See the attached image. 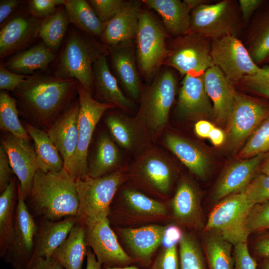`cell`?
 <instances>
[{
	"label": "cell",
	"mask_w": 269,
	"mask_h": 269,
	"mask_svg": "<svg viewBox=\"0 0 269 269\" xmlns=\"http://www.w3.org/2000/svg\"><path fill=\"white\" fill-rule=\"evenodd\" d=\"M243 23L238 1L223 0L193 9L189 32L211 39L227 35L238 37Z\"/></svg>",
	"instance_id": "8"
},
{
	"label": "cell",
	"mask_w": 269,
	"mask_h": 269,
	"mask_svg": "<svg viewBox=\"0 0 269 269\" xmlns=\"http://www.w3.org/2000/svg\"><path fill=\"white\" fill-rule=\"evenodd\" d=\"M27 269H64L52 257L39 258L32 263Z\"/></svg>",
	"instance_id": "55"
},
{
	"label": "cell",
	"mask_w": 269,
	"mask_h": 269,
	"mask_svg": "<svg viewBox=\"0 0 269 269\" xmlns=\"http://www.w3.org/2000/svg\"><path fill=\"white\" fill-rule=\"evenodd\" d=\"M242 191L254 206L269 201V175L263 173L258 175Z\"/></svg>",
	"instance_id": "44"
},
{
	"label": "cell",
	"mask_w": 269,
	"mask_h": 269,
	"mask_svg": "<svg viewBox=\"0 0 269 269\" xmlns=\"http://www.w3.org/2000/svg\"><path fill=\"white\" fill-rule=\"evenodd\" d=\"M28 75L17 74L9 71L3 65L0 66V89L13 92Z\"/></svg>",
	"instance_id": "51"
},
{
	"label": "cell",
	"mask_w": 269,
	"mask_h": 269,
	"mask_svg": "<svg viewBox=\"0 0 269 269\" xmlns=\"http://www.w3.org/2000/svg\"><path fill=\"white\" fill-rule=\"evenodd\" d=\"M79 100L72 102L68 109L46 130L70 174L78 142Z\"/></svg>",
	"instance_id": "16"
},
{
	"label": "cell",
	"mask_w": 269,
	"mask_h": 269,
	"mask_svg": "<svg viewBox=\"0 0 269 269\" xmlns=\"http://www.w3.org/2000/svg\"><path fill=\"white\" fill-rule=\"evenodd\" d=\"M34 144L39 169L44 172H59L64 168L63 159L46 131L29 123L24 126Z\"/></svg>",
	"instance_id": "33"
},
{
	"label": "cell",
	"mask_w": 269,
	"mask_h": 269,
	"mask_svg": "<svg viewBox=\"0 0 269 269\" xmlns=\"http://www.w3.org/2000/svg\"><path fill=\"white\" fill-rule=\"evenodd\" d=\"M18 0H1L0 1V23L7 18L12 11L20 2Z\"/></svg>",
	"instance_id": "56"
},
{
	"label": "cell",
	"mask_w": 269,
	"mask_h": 269,
	"mask_svg": "<svg viewBox=\"0 0 269 269\" xmlns=\"http://www.w3.org/2000/svg\"><path fill=\"white\" fill-rule=\"evenodd\" d=\"M78 221L76 216L58 221L38 219L36 221L34 251L30 265L39 258L51 257Z\"/></svg>",
	"instance_id": "23"
},
{
	"label": "cell",
	"mask_w": 269,
	"mask_h": 269,
	"mask_svg": "<svg viewBox=\"0 0 269 269\" xmlns=\"http://www.w3.org/2000/svg\"><path fill=\"white\" fill-rule=\"evenodd\" d=\"M176 86L173 73L165 69L157 73L153 81L141 90L139 108L135 118L151 141L158 138L166 126Z\"/></svg>",
	"instance_id": "4"
},
{
	"label": "cell",
	"mask_w": 269,
	"mask_h": 269,
	"mask_svg": "<svg viewBox=\"0 0 269 269\" xmlns=\"http://www.w3.org/2000/svg\"><path fill=\"white\" fill-rule=\"evenodd\" d=\"M179 244L180 269H206L203 253L191 235L183 234Z\"/></svg>",
	"instance_id": "42"
},
{
	"label": "cell",
	"mask_w": 269,
	"mask_h": 269,
	"mask_svg": "<svg viewBox=\"0 0 269 269\" xmlns=\"http://www.w3.org/2000/svg\"><path fill=\"white\" fill-rule=\"evenodd\" d=\"M122 195L125 204L136 213L148 216L167 214V210L162 203L134 189L125 188Z\"/></svg>",
	"instance_id": "41"
},
{
	"label": "cell",
	"mask_w": 269,
	"mask_h": 269,
	"mask_svg": "<svg viewBox=\"0 0 269 269\" xmlns=\"http://www.w3.org/2000/svg\"><path fill=\"white\" fill-rule=\"evenodd\" d=\"M124 171L121 167L103 176L75 180L79 221L88 225L108 217L114 197L126 179Z\"/></svg>",
	"instance_id": "5"
},
{
	"label": "cell",
	"mask_w": 269,
	"mask_h": 269,
	"mask_svg": "<svg viewBox=\"0 0 269 269\" xmlns=\"http://www.w3.org/2000/svg\"><path fill=\"white\" fill-rule=\"evenodd\" d=\"M142 3L138 0H124L114 17L105 23L100 37L103 44L110 47L135 40Z\"/></svg>",
	"instance_id": "20"
},
{
	"label": "cell",
	"mask_w": 269,
	"mask_h": 269,
	"mask_svg": "<svg viewBox=\"0 0 269 269\" xmlns=\"http://www.w3.org/2000/svg\"><path fill=\"white\" fill-rule=\"evenodd\" d=\"M36 221L33 217L18 188L15 224L9 245L2 257L13 269H27L32 258Z\"/></svg>",
	"instance_id": "12"
},
{
	"label": "cell",
	"mask_w": 269,
	"mask_h": 269,
	"mask_svg": "<svg viewBox=\"0 0 269 269\" xmlns=\"http://www.w3.org/2000/svg\"><path fill=\"white\" fill-rule=\"evenodd\" d=\"M203 74L184 76L176 106L177 113L180 117L195 119L213 116V105L206 91Z\"/></svg>",
	"instance_id": "18"
},
{
	"label": "cell",
	"mask_w": 269,
	"mask_h": 269,
	"mask_svg": "<svg viewBox=\"0 0 269 269\" xmlns=\"http://www.w3.org/2000/svg\"><path fill=\"white\" fill-rule=\"evenodd\" d=\"M102 269H138L134 266H128L126 267H110L106 266H102Z\"/></svg>",
	"instance_id": "62"
},
{
	"label": "cell",
	"mask_w": 269,
	"mask_h": 269,
	"mask_svg": "<svg viewBox=\"0 0 269 269\" xmlns=\"http://www.w3.org/2000/svg\"><path fill=\"white\" fill-rule=\"evenodd\" d=\"M1 143L18 179V188L25 200L29 195L33 178L39 169L35 149L29 142L8 133L3 135Z\"/></svg>",
	"instance_id": "15"
},
{
	"label": "cell",
	"mask_w": 269,
	"mask_h": 269,
	"mask_svg": "<svg viewBox=\"0 0 269 269\" xmlns=\"http://www.w3.org/2000/svg\"><path fill=\"white\" fill-rule=\"evenodd\" d=\"M254 207L243 191L230 195L212 210L204 230L220 236L233 246L247 243L250 234L247 221Z\"/></svg>",
	"instance_id": "6"
},
{
	"label": "cell",
	"mask_w": 269,
	"mask_h": 269,
	"mask_svg": "<svg viewBox=\"0 0 269 269\" xmlns=\"http://www.w3.org/2000/svg\"><path fill=\"white\" fill-rule=\"evenodd\" d=\"M183 234L180 228L175 225L166 226L162 244L164 248L176 245L179 243Z\"/></svg>",
	"instance_id": "54"
},
{
	"label": "cell",
	"mask_w": 269,
	"mask_h": 269,
	"mask_svg": "<svg viewBox=\"0 0 269 269\" xmlns=\"http://www.w3.org/2000/svg\"><path fill=\"white\" fill-rule=\"evenodd\" d=\"M0 128L15 137L30 142V136L18 118L16 101L4 90L0 92Z\"/></svg>",
	"instance_id": "39"
},
{
	"label": "cell",
	"mask_w": 269,
	"mask_h": 269,
	"mask_svg": "<svg viewBox=\"0 0 269 269\" xmlns=\"http://www.w3.org/2000/svg\"><path fill=\"white\" fill-rule=\"evenodd\" d=\"M26 200L35 219L53 221L76 216L79 207L75 180L65 168L59 172L39 169Z\"/></svg>",
	"instance_id": "2"
},
{
	"label": "cell",
	"mask_w": 269,
	"mask_h": 269,
	"mask_svg": "<svg viewBox=\"0 0 269 269\" xmlns=\"http://www.w3.org/2000/svg\"><path fill=\"white\" fill-rule=\"evenodd\" d=\"M65 0H31L28 2V8L31 15L39 18L51 16L56 10V7L63 5Z\"/></svg>",
	"instance_id": "49"
},
{
	"label": "cell",
	"mask_w": 269,
	"mask_h": 269,
	"mask_svg": "<svg viewBox=\"0 0 269 269\" xmlns=\"http://www.w3.org/2000/svg\"><path fill=\"white\" fill-rule=\"evenodd\" d=\"M131 169L134 177L150 189L162 194L169 191L173 169L162 151L150 147L138 155Z\"/></svg>",
	"instance_id": "14"
},
{
	"label": "cell",
	"mask_w": 269,
	"mask_h": 269,
	"mask_svg": "<svg viewBox=\"0 0 269 269\" xmlns=\"http://www.w3.org/2000/svg\"><path fill=\"white\" fill-rule=\"evenodd\" d=\"M208 138L214 145L219 146L224 141L225 134L221 129L214 127L210 132Z\"/></svg>",
	"instance_id": "59"
},
{
	"label": "cell",
	"mask_w": 269,
	"mask_h": 269,
	"mask_svg": "<svg viewBox=\"0 0 269 269\" xmlns=\"http://www.w3.org/2000/svg\"><path fill=\"white\" fill-rule=\"evenodd\" d=\"M184 1L191 10L201 4L207 3V1L204 0H184Z\"/></svg>",
	"instance_id": "61"
},
{
	"label": "cell",
	"mask_w": 269,
	"mask_h": 269,
	"mask_svg": "<svg viewBox=\"0 0 269 269\" xmlns=\"http://www.w3.org/2000/svg\"><path fill=\"white\" fill-rule=\"evenodd\" d=\"M262 269H269V260L265 259L262 265Z\"/></svg>",
	"instance_id": "64"
},
{
	"label": "cell",
	"mask_w": 269,
	"mask_h": 269,
	"mask_svg": "<svg viewBox=\"0 0 269 269\" xmlns=\"http://www.w3.org/2000/svg\"><path fill=\"white\" fill-rule=\"evenodd\" d=\"M64 6L69 23L81 32L100 38L105 23L99 18L88 0H65Z\"/></svg>",
	"instance_id": "37"
},
{
	"label": "cell",
	"mask_w": 269,
	"mask_h": 269,
	"mask_svg": "<svg viewBox=\"0 0 269 269\" xmlns=\"http://www.w3.org/2000/svg\"><path fill=\"white\" fill-rule=\"evenodd\" d=\"M134 41L108 47L115 73L124 88L134 100L140 98L142 88L137 68Z\"/></svg>",
	"instance_id": "22"
},
{
	"label": "cell",
	"mask_w": 269,
	"mask_h": 269,
	"mask_svg": "<svg viewBox=\"0 0 269 269\" xmlns=\"http://www.w3.org/2000/svg\"><path fill=\"white\" fill-rule=\"evenodd\" d=\"M41 23L32 16H18L5 23L0 31V58L18 51L34 40Z\"/></svg>",
	"instance_id": "24"
},
{
	"label": "cell",
	"mask_w": 269,
	"mask_h": 269,
	"mask_svg": "<svg viewBox=\"0 0 269 269\" xmlns=\"http://www.w3.org/2000/svg\"><path fill=\"white\" fill-rule=\"evenodd\" d=\"M206 92L212 102L213 116L219 122L228 121L237 92L229 80L216 66L203 74Z\"/></svg>",
	"instance_id": "21"
},
{
	"label": "cell",
	"mask_w": 269,
	"mask_h": 269,
	"mask_svg": "<svg viewBox=\"0 0 269 269\" xmlns=\"http://www.w3.org/2000/svg\"><path fill=\"white\" fill-rule=\"evenodd\" d=\"M168 34L161 22L149 11L141 10L135 38L137 64L145 78L158 73L169 50Z\"/></svg>",
	"instance_id": "7"
},
{
	"label": "cell",
	"mask_w": 269,
	"mask_h": 269,
	"mask_svg": "<svg viewBox=\"0 0 269 269\" xmlns=\"http://www.w3.org/2000/svg\"><path fill=\"white\" fill-rule=\"evenodd\" d=\"M169 53L163 65L177 70L181 76L203 74L214 66L211 56V39L188 32L174 38L168 46Z\"/></svg>",
	"instance_id": "10"
},
{
	"label": "cell",
	"mask_w": 269,
	"mask_h": 269,
	"mask_svg": "<svg viewBox=\"0 0 269 269\" xmlns=\"http://www.w3.org/2000/svg\"><path fill=\"white\" fill-rule=\"evenodd\" d=\"M166 226L148 225L138 228H119L118 231L135 259L147 266L162 244Z\"/></svg>",
	"instance_id": "25"
},
{
	"label": "cell",
	"mask_w": 269,
	"mask_h": 269,
	"mask_svg": "<svg viewBox=\"0 0 269 269\" xmlns=\"http://www.w3.org/2000/svg\"><path fill=\"white\" fill-rule=\"evenodd\" d=\"M211 56L214 65L232 82L241 81L258 73L261 68L254 62L243 42L235 36L211 39Z\"/></svg>",
	"instance_id": "11"
},
{
	"label": "cell",
	"mask_w": 269,
	"mask_h": 269,
	"mask_svg": "<svg viewBox=\"0 0 269 269\" xmlns=\"http://www.w3.org/2000/svg\"><path fill=\"white\" fill-rule=\"evenodd\" d=\"M99 18L104 23L113 19L121 8L123 0H89Z\"/></svg>",
	"instance_id": "47"
},
{
	"label": "cell",
	"mask_w": 269,
	"mask_h": 269,
	"mask_svg": "<svg viewBox=\"0 0 269 269\" xmlns=\"http://www.w3.org/2000/svg\"><path fill=\"white\" fill-rule=\"evenodd\" d=\"M173 213L179 221L194 227L201 224L199 198L193 185L187 179L179 183L171 202Z\"/></svg>",
	"instance_id": "32"
},
{
	"label": "cell",
	"mask_w": 269,
	"mask_h": 269,
	"mask_svg": "<svg viewBox=\"0 0 269 269\" xmlns=\"http://www.w3.org/2000/svg\"><path fill=\"white\" fill-rule=\"evenodd\" d=\"M56 55L42 42L14 55L3 66L10 71L29 75L38 70L45 69Z\"/></svg>",
	"instance_id": "35"
},
{
	"label": "cell",
	"mask_w": 269,
	"mask_h": 269,
	"mask_svg": "<svg viewBox=\"0 0 269 269\" xmlns=\"http://www.w3.org/2000/svg\"><path fill=\"white\" fill-rule=\"evenodd\" d=\"M90 36L80 31H71L60 53L54 76L75 79L92 94L93 65L100 57L108 54L109 49Z\"/></svg>",
	"instance_id": "3"
},
{
	"label": "cell",
	"mask_w": 269,
	"mask_h": 269,
	"mask_svg": "<svg viewBox=\"0 0 269 269\" xmlns=\"http://www.w3.org/2000/svg\"><path fill=\"white\" fill-rule=\"evenodd\" d=\"M242 18L244 23L250 20L252 14L263 3L261 0H239L238 1Z\"/></svg>",
	"instance_id": "53"
},
{
	"label": "cell",
	"mask_w": 269,
	"mask_h": 269,
	"mask_svg": "<svg viewBox=\"0 0 269 269\" xmlns=\"http://www.w3.org/2000/svg\"><path fill=\"white\" fill-rule=\"evenodd\" d=\"M77 94L79 102L78 142L70 174L75 180L88 176V152L94 131L105 112L116 107L112 104L94 99L79 83Z\"/></svg>",
	"instance_id": "9"
},
{
	"label": "cell",
	"mask_w": 269,
	"mask_h": 269,
	"mask_svg": "<svg viewBox=\"0 0 269 269\" xmlns=\"http://www.w3.org/2000/svg\"><path fill=\"white\" fill-rule=\"evenodd\" d=\"M78 83L75 79L28 75L12 93L22 115L47 130L72 103Z\"/></svg>",
	"instance_id": "1"
},
{
	"label": "cell",
	"mask_w": 269,
	"mask_h": 269,
	"mask_svg": "<svg viewBox=\"0 0 269 269\" xmlns=\"http://www.w3.org/2000/svg\"><path fill=\"white\" fill-rule=\"evenodd\" d=\"M14 174L10 165L7 154L1 145L0 146V192H2L8 186Z\"/></svg>",
	"instance_id": "52"
},
{
	"label": "cell",
	"mask_w": 269,
	"mask_h": 269,
	"mask_svg": "<svg viewBox=\"0 0 269 269\" xmlns=\"http://www.w3.org/2000/svg\"><path fill=\"white\" fill-rule=\"evenodd\" d=\"M253 20L246 36V47L254 62H269V5Z\"/></svg>",
	"instance_id": "34"
},
{
	"label": "cell",
	"mask_w": 269,
	"mask_h": 269,
	"mask_svg": "<svg viewBox=\"0 0 269 269\" xmlns=\"http://www.w3.org/2000/svg\"><path fill=\"white\" fill-rule=\"evenodd\" d=\"M255 251L259 257L269 260V235L263 237L257 242Z\"/></svg>",
	"instance_id": "57"
},
{
	"label": "cell",
	"mask_w": 269,
	"mask_h": 269,
	"mask_svg": "<svg viewBox=\"0 0 269 269\" xmlns=\"http://www.w3.org/2000/svg\"><path fill=\"white\" fill-rule=\"evenodd\" d=\"M233 269H257V263L250 255L247 243L234 246Z\"/></svg>",
	"instance_id": "48"
},
{
	"label": "cell",
	"mask_w": 269,
	"mask_h": 269,
	"mask_svg": "<svg viewBox=\"0 0 269 269\" xmlns=\"http://www.w3.org/2000/svg\"><path fill=\"white\" fill-rule=\"evenodd\" d=\"M150 269H180L176 245L164 248Z\"/></svg>",
	"instance_id": "50"
},
{
	"label": "cell",
	"mask_w": 269,
	"mask_h": 269,
	"mask_svg": "<svg viewBox=\"0 0 269 269\" xmlns=\"http://www.w3.org/2000/svg\"><path fill=\"white\" fill-rule=\"evenodd\" d=\"M240 82L251 91L269 99V66L261 67L258 73Z\"/></svg>",
	"instance_id": "46"
},
{
	"label": "cell",
	"mask_w": 269,
	"mask_h": 269,
	"mask_svg": "<svg viewBox=\"0 0 269 269\" xmlns=\"http://www.w3.org/2000/svg\"><path fill=\"white\" fill-rule=\"evenodd\" d=\"M247 227L250 233L269 228V200L252 208L247 218Z\"/></svg>",
	"instance_id": "45"
},
{
	"label": "cell",
	"mask_w": 269,
	"mask_h": 269,
	"mask_svg": "<svg viewBox=\"0 0 269 269\" xmlns=\"http://www.w3.org/2000/svg\"><path fill=\"white\" fill-rule=\"evenodd\" d=\"M269 149V116L257 129L239 153L241 157H250Z\"/></svg>",
	"instance_id": "43"
},
{
	"label": "cell",
	"mask_w": 269,
	"mask_h": 269,
	"mask_svg": "<svg viewBox=\"0 0 269 269\" xmlns=\"http://www.w3.org/2000/svg\"><path fill=\"white\" fill-rule=\"evenodd\" d=\"M105 123L114 141L125 150L139 155L150 147L151 140L135 117L111 112L107 115Z\"/></svg>",
	"instance_id": "17"
},
{
	"label": "cell",
	"mask_w": 269,
	"mask_h": 269,
	"mask_svg": "<svg viewBox=\"0 0 269 269\" xmlns=\"http://www.w3.org/2000/svg\"><path fill=\"white\" fill-rule=\"evenodd\" d=\"M232 245L220 236L209 233L205 239L208 269H233Z\"/></svg>",
	"instance_id": "40"
},
{
	"label": "cell",
	"mask_w": 269,
	"mask_h": 269,
	"mask_svg": "<svg viewBox=\"0 0 269 269\" xmlns=\"http://www.w3.org/2000/svg\"><path fill=\"white\" fill-rule=\"evenodd\" d=\"M264 156V153H261L229 166L216 185L214 199L221 200L230 195L243 191L253 180Z\"/></svg>",
	"instance_id": "26"
},
{
	"label": "cell",
	"mask_w": 269,
	"mask_h": 269,
	"mask_svg": "<svg viewBox=\"0 0 269 269\" xmlns=\"http://www.w3.org/2000/svg\"><path fill=\"white\" fill-rule=\"evenodd\" d=\"M142 1L161 16L168 34L176 38L189 32L191 10L184 0H143Z\"/></svg>",
	"instance_id": "27"
},
{
	"label": "cell",
	"mask_w": 269,
	"mask_h": 269,
	"mask_svg": "<svg viewBox=\"0 0 269 269\" xmlns=\"http://www.w3.org/2000/svg\"><path fill=\"white\" fill-rule=\"evenodd\" d=\"M123 158L118 145L110 134H99L94 154L88 164V176L96 178L116 171L122 167Z\"/></svg>",
	"instance_id": "30"
},
{
	"label": "cell",
	"mask_w": 269,
	"mask_h": 269,
	"mask_svg": "<svg viewBox=\"0 0 269 269\" xmlns=\"http://www.w3.org/2000/svg\"><path fill=\"white\" fill-rule=\"evenodd\" d=\"M108 217L85 225L86 242L102 265L123 268L134 261L123 249L110 227Z\"/></svg>",
	"instance_id": "13"
},
{
	"label": "cell",
	"mask_w": 269,
	"mask_h": 269,
	"mask_svg": "<svg viewBox=\"0 0 269 269\" xmlns=\"http://www.w3.org/2000/svg\"><path fill=\"white\" fill-rule=\"evenodd\" d=\"M93 73L94 88L99 98L126 111L133 108V102L124 94L110 70L107 55L101 56L95 62Z\"/></svg>",
	"instance_id": "28"
},
{
	"label": "cell",
	"mask_w": 269,
	"mask_h": 269,
	"mask_svg": "<svg viewBox=\"0 0 269 269\" xmlns=\"http://www.w3.org/2000/svg\"><path fill=\"white\" fill-rule=\"evenodd\" d=\"M214 126L209 121L200 120L194 126L195 134L202 138H208L209 134Z\"/></svg>",
	"instance_id": "58"
},
{
	"label": "cell",
	"mask_w": 269,
	"mask_h": 269,
	"mask_svg": "<svg viewBox=\"0 0 269 269\" xmlns=\"http://www.w3.org/2000/svg\"><path fill=\"white\" fill-rule=\"evenodd\" d=\"M69 23L64 5L41 23L38 35L43 43L53 52L59 48Z\"/></svg>",
	"instance_id": "38"
},
{
	"label": "cell",
	"mask_w": 269,
	"mask_h": 269,
	"mask_svg": "<svg viewBox=\"0 0 269 269\" xmlns=\"http://www.w3.org/2000/svg\"><path fill=\"white\" fill-rule=\"evenodd\" d=\"M165 145L188 169L198 177H204L208 170L209 160L205 153L193 142L175 134L166 133Z\"/></svg>",
	"instance_id": "29"
},
{
	"label": "cell",
	"mask_w": 269,
	"mask_h": 269,
	"mask_svg": "<svg viewBox=\"0 0 269 269\" xmlns=\"http://www.w3.org/2000/svg\"><path fill=\"white\" fill-rule=\"evenodd\" d=\"M18 182L14 177L0 195V257L7 249L12 238L18 200Z\"/></svg>",
	"instance_id": "36"
},
{
	"label": "cell",
	"mask_w": 269,
	"mask_h": 269,
	"mask_svg": "<svg viewBox=\"0 0 269 269\" xmlns=\"http://www.w3.org/2000/svg\"><path fill=\"white\" fill-rule=\"evenodd\" d=\"M86 269H102V265L98 261L91 249L88 247Z\"/></svg>",
	"instance_id": "60"
},
{
	"label": "cell",
	"mask_w": 269,
	"mask_h": 269,
	"mask_svg": "<svg viewBox=\"0 0 269 269\" xmlns=\"http://www.w3.org/2000/svg\"><path fill=\"white\" fill-rule=\"evenodd\" d=\"M268 110L260 102L237 92L228 122L229 135L235 144L247 137L259 124L267 118Z\"/></svg>",
	"instance_id": "19"
},
{
	"label": "cell",
	"mask_w": 269,
	"mask_h": 269,
	"mask_svg": "<svg viewBox=\"0 0 269 269\" xmlns=\"http://www.w3.org/2000/svg\"><path fill=\"white\" fill-rule=\"evenodd\" d=\"M87 249L85 225L78 221L51 257L64 269H82Z\"/></svg>",
	"instance_id": "31"
},
{
	"label": "cell",
	"mask_w": 269,
	"mask_h": 269,
	"mask_svg": "<svg viewBox=\"0 0 269 269\" xmlns=\"http://www.w3.org/2000/svg\"><path fill=\"white\" fill-rule=\"evenodd\" d=\"M262 173L269 175V159L264 165L261 169Z\"/></svg>",
	"instance_id": "63"
}]
</instances>
